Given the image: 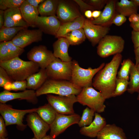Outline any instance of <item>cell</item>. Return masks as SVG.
<instances>
[{
    "label": "cell",
    "mask_w": 139,
    "mask_h": 139,
    "mask_svg": "<svg viewBox=\"0 0 139 139\" xmlns=\"http://www.w3.org/2000/svg\"><path fill=\"white\" fill-rule=\"evenodd\" d=\"M122 58L121 54L115 55L93 79L92 86L99 91L106 99L112 97L116 87L117 71Z\"/></svg>",
    "instance_id": "6da1fadb"
},
{
    "label": "cell",
    "mask_w": 139,
    "mask_h": 139,
    "mask_svg": "<svg viewBox=\"0 0 139 139\" xmlns=\"http://www.w3.org/2000/svg\"><path fill=\"white\" fill-rule=\"evenodd\" d=\"M0 67L5 70L14 81L26 80L30 76L38 72L40 68L35 62L23 60L19 57L0 62Z\"/></svg>",
    "instance_id": "7a4b0ae2"
},
{
    "label": "cell",
    "mask_w": 139,
    "mask_h": 139,
    "mask_svg": "<svg viewBox=\"0 0 139 139\" xmlns=\"http://www.w3.org/2000/svg\"><path fill=\"white\" fill-rule=\"evenodd\" d=\"M82 90L75 87L70 81L48 79L36 92L37 97L48 94L60 95L72 94L77 95Z\"/></svg>",
    "instance_id": "3957f363"
},
{
    "label": "cell",
    "mask_w": 139,
    "mask_h": 139,
    "mask_svg": "<svg viewBox=\"0 0 139 139\" xmlns=\"http://www.w3.org/2000/svg\"><path fill=\"white\" fill-rule=\"evenodd\" d=\"M72 74L70 81L75 87L81 89L92 86L94 76L105 65L103 63L97 68H92L89 67L87 69H84L81 67L75 60H72Z\"/></svg>",
    "instance_id": "277c9868"
},
{
    "label": "cell",
    "mask_w": 139,
    "mask_h": 139,
    "mask_svg": "<svg viewBox=\"0 0 139 139\" xmlns=\"http://www.w3.org/2000/svg\"><path fill=\"white\" fill-rule=\"evenodd\" d=\"M76 96L77 102L83 105L87 106L95 112L101 113L105 111L106 99L101 93L96 90L92 86L83 88Z\"/></svg>",
    "instance_id": "5b68a950"
},
{
    "label": "cell",
    "mask_w": 139,
    "mask_h": 139,
    "mask_svg": "<svg viewBox=\"0 0 139 139\" xmlns=\"http://www.w3.org/2000/svg\"><path fill=\"white\" fill-rule=\"evenodd\" d=\"M38 108L25 110L14 109L10 105L0 103V113L3 118L6 126L16 125L17 129L23 131L27 125L23 123V119L26 114L36 112Z\"/></svg>",
    "instance_id": "8992f818"
},
{
    "label": "cell",
    "mask_w": 139,
    "mask_h": 139,
    "mask_svg": "<svg viewBox=\"0 0 139 139\" xmlns=\"http://www.w3.org/2000/svg\"><path fill=\"white\" fill-rule=\"evenodd\" d=\"M125 41L120 36L107 35L100 40L97 47V53L100 57L105 58L121 54L124 47Z\"/></svg>",
    "instance_id": "52a82bcc"
},
{
    "label": "cell",
    "mask_w": 139,
    "mask_h": 139,
    "mask_svg": "<svg viewBox=\"0 0 139 139\" xmlns=\"http://www.w3.org/2000/svg\"><path fill=\"white\" fill-rule=\"evenodd\" d=\"M48 79L71 81L72 71V60L63 61L56 58L46 68Z\"/></svg>",
    "instance_id": "ba28073f"
},
{
    "label": "cell",
    "mask_w": 139,
    "mask_h": 139,
    "mask_svg": "<svg viewBox=\"0 0 139 139\" xmlns=\"http://www.w3.org/2000/svg\"><path fill=\"white\" fill-rule=\"evenodd\" d=\"M46 95L48 103L57 113L66 115L75 113L73 105L77 102L76 95H56L51 94Z\"/></svg>",
    "instance_id": "9c48e42d"
},
{
    "label": "cell",
    "mask_w": 139,
    "mask_h": 139,
    "mask_svg": "<svg viewBox=\"0 0 139 139\" xmlns=\"http://www.w3.org/2000/svg\"><path fill=\"white\" fill-rule=\"evenodd\" d=\"M81 118L79 115L75 113L66 115L57 112L55 120L50 125L49 135L56 138L70 126L74 124H78Z\"/></svg>",
    "instance_id": "30bf717a"
},
{
    "label": "cell",
    "mask_w": 139,
    "mask_h": 139,
    "mask_svg": "<svg viewBox=\"0 0 139 139\" xmlns=\"http://www.w3.org/2000/svg\"><path fill=\"white\" fill-rule=\"evenodd\" d=\"M56 15L61 23L72 21L82 15L74 0H59Z\"/></svg>",
    "instance_id": "8fae6325"
},
{
    "label": "cell",
    "mask_w": 139,
    "mask_h": 139,
    "mask_svg": "<svg viewBox=\"0 0 139 139\" xmlns=\"http://www.w3.org/2000/svg\"><path fill=\"white\" fill-rule=\"evenodd\" d=\"M27 55L30 61L37 64L42 69H46L56 58L53 53L43 45L34 47L28 53Z\"/></svg>",
    "instance_id": "7c38bea8"
},
{
    "label": "cell",
    "mask_w": 139,
    "mask_h": 139,
    "mask_svg": "<svg viewBox=\"0 0 139 139\" xmlns=\"http://www.w3.org/2000/svg\"><path fill=\"white\" fill-rule=\"evenodd\" d=\"M83 29L86 38L94 46L108 33L110 29L109 27L95 24L91 20L85 18Z\"/></svg>",
    "instance_id": "4fadbf2b"
},
{
    "label": "cell",
    "mask_w": 139,
    "mask_h": 139,
    "mask_svg": "<svg viewBox=\"0 0 139 139\" xmlns=\"http://www.w3.org/2000/svg\"><path fill=\"white\" fill-rule=\"evenodd\" d=\"M42 34L39 29L30 30L26 28L20 31L11 41L16 46L24 48L33 43L41 41Z\"/></svg>",
    "instance_id": "5bb4252c"
},
{
    "label": "cell",
    "mask_w": 139,
    "mask_h": 139,
    "mask_svg": "<svg viewBox=\"0 0 139 139\" xmlns=\"http://www.w3.org/2000/svg\"><path fill=\"white\" fill-rule=\"evenodd\" d=\"M27 125L33 132L34 137L42 139L50 129V125L46 122L36 112L28 114L27 116Z\"/></svg>",
    "instance_id": "9a60e30c"
},
{
    "label": "cell",
    "mask_w": 139,
    "mask_h": 139,
    "mask_svg": "<svg viewBox=\"0 0 139 139\" xmlns=\"http://www.w3.org/2000/svg\"><path fill=\"white\" fill-rule=\"evenodd\" d=\"M36 91L32 90H26L21 92L14 93L4 90L0 93V103H5L7 101L15 99L24 100L33 104L38 102Z\"/></svg>",
    "instance_id": "2e32d148"
},
{
    "label": "cell",
    "mask_w": 139,
    "mask_h": 139,
    "mask_svg": "<svg viewBox=\"0 0 139 139\" xmlns=\"http://www.w3.org/2000/svg\"><path fill=\"white\" fill-rule=\"evenodd\" d=\"M61 24L57 16H39L37 19L36 26L43 32L56 36Z\"/></svg>",
    "instance_id": "e0dca14e"
},
{
    "label": "cell",
    "mask_w": 139,
    "mask_h": 139,
    "mask_svg": "<svg viewBox=\"0 0 139 139\" xmlns=\"http://www.w3.org/2000/svg\"><path fill=\"white\" fill-rule=\"evenodd\" d=\"M4 22L3 27H22L28 28L29 26L24 20L20 8H8L4 11Z\"/></svg>",
    "instance_id": "ac0fdd59"
},
{
    "label": "cell",
    "mask_w": 139,
    "mask_h": 139,
    "mask_svg": "<svg viewBox=\"0 0 139 139\" xmlns=\"http://www.w3.org/2000/svg\"><path fill=\"white\" fill-rule=\"evenodd\" d=\"M117 1L116 0H108L100 16L96 19L91 20L92 23L95 24L109 27L117 13L115 6Z\"/></svg>",
    "instance_id": "d6986e66"
},
{
    "label": "cell",
    "mask_w": 139,
    "mask_h": 139,
    "mask_svg": "<svg viewBox=\"0 0 139 139\" xmlns=\"http://www.w3.org/2000/svg\"><path fill=\"white\" fill-rule=\"evenodd\" d=\"M106 124L105 118L95 112L94 118L89 125L81 127L80 130L82 135L91 138L97 137L99 132Z\"/></svg>",
    "instance_id": "ffe728a7"
},
{
    "label": "cell",
    "mask_w": 139,
    "mask_h": 139,
    "mask_svg": "<svg viewBox=\"0 0 139 139\" xmlns=\"http://www.w3.org/2000/svg\"><path fill=\"white\" fill-rule=\"evenodd\" d=\"M97 138V139H127L123 129L114 124H106Z\"/></svg>",
    "instance_id": "44dd1931"
},
{
    "label": "cell",
    "mask_w": 139,
    "mask_h": 139,
    "mask_svg": "<svg viewBox=\"0 0 139 139\" xmlns=\"http://www.w3.org/2000/svg\"><path fill=\"white\" fill-rule=\"evenodd\" d=\"M70 45L68 41L64 37L58 38L53 45L55 57L64 62L72 61V58L69 55L68 52Z\"/></svg>",
    "instance_id": "7402d4cb"
},
{
    "label": "cell",
    "mask_w": 139,
    "mask_h": 139,
    "mask_svg": "<svg viewBox=\"0 0 139 139\" xmlns=\"http://www.w3.org/2000/svg\"><path fill=\"white\" fill-rule=\"evenodd\" d=\"M22 17L29 26L35 27L39 14L38 8L30 4L26 0L20 8Z\"/></svg>",
    "instance_id": "603a6c76"
},
{
    "label": "cell",
    "mask_w": 139,
    "mask_h": 139,
    "mask_svg": "<svg viewBox=\"0 0 139 139\" xmlns=\"http://www.w3.org/2000/svg\"><path fill=\"white\" fill-rule=\"evenodd\" d=\"M85 18L82 15L72 21L61 23L55 37L57 38L63 37L71 32L83 28Z\"/></svg>",
    "instance_id": "cb8c5ba5"
},
{
    "label": "cell",
    "mask_w": 139,
    "mask_h": 139,
    "mask_svg": "<svg viewBox=\"0 0 139 139\" xmlns=\"http://www.w3.org/2000/svg\"><path fill=\"white\" fill-rule=\"evenodd\" d=\"M48 79L46 69L40 68L38 72L32 74L27 79V89L36 90Z\"/></svg>",
    "instance_id": "d4e9b609"
},
{
    "label": "cell",
    "mask_w": 139,
    "mask_h": 139,
    "mask_svg": "<svg viewBox=\"0 0 139 139\" xmlns=\"http://www.w3.org/2000/svg\"><path fill=\"white\" fill-rule=\"evenodd\" d=\"M115 6L117 13L129 17L133 13H137L139 7L132 0L117 1Z\"/></svg>",
    "instance_id": "484cf974"
},
{
    "label": "cell",
    "mask_w": 139,
    "mask_h": 139,
    "mask_svg": "<svg viewBox=\"0 0 139 139\" xmlns=\"http://www.w3.org/2000/svg\"><path fill=\"white\" fill-rule=\"evenodd\" d=\"M59 1L58 0H45L39 5V14L43 16L56 15Z\"/></svg>",
    "instance_id": "4316f807"
},
{
    "label": "cell",
    "mask_w": 139,
    "mask_h": 139,
    "mask_svg": "<svg viewBox=\"0 0 139 139\" xmlns=\"http://www.w3.org/2000/svg\"><path fill=\"white\" fill-rule=\"evenodd\" d=\"M36 112L49 125L53 123L55 120L57 113L48 103L38 108Z\"/></svg>",
    "instance_id": "83f0119b"
},
{
    "label": "cell",
    "mask_w": 139,
    "mask_h": 139,
    "mask_svg": "<svg viewBox=\"0 0 139 139\" xmlns=\"http://www.w3.org/2000/svg\"><path fill=\"white\" fill-rule=\"evenodd\" d=\"M130 81L127 91L131 94L139 91V71L134 63L129 72Z\"/></svg>",
    "instance_id": "f1b7e54d"
},
{
    "label": "cell",
    "mask_w": 139,
    "mask_h": 139,
    "mask_svg": "<svg viewBox=\"0 0 139 139\" xmlns=\"http://www.w3.org/2000/svg\"><path fill=\"white\" fill-rule=\"evenodd\" d=\"M68 41L70 45H79L85 41L86 37L83 28L71 32L63 37Z\"/></svg>",
    "instance_id": "f546056e"
},
{
    "label": "cell",
    "mask_w": 139,
    "mask_h": 139,
    "mask_svg": "<svg viewBox=\"0 0 139 139\" xmlns=\"http://www.w3.org/2000/svg\"><path fill=\"white\" fill-rule=\"evenodd\" d=\"M25 28L22 27H3L0 30V42L11 41L20 31Z\"/></svg>",
    "instance_id": "4dcf8cb0"
},
{
    "label": "cell",
    "mask_w": 139,
    "mask_h": 139,
    "mask_svg": "<svg viewBox=\"0 0 139 139\" xmlns=\"http://www.w3.org/2000/svg\"><path fill=\"white\" fill-rule=\"evenodd\" d=\"M95 112L89 108L86 107L83 110L81 119L78 124L80 127L87 126L90 125L93 121Z\"/></svg>",
    "instance_id": "1f68e13d"
},
{
    "label": "cell",
    "mask_w": 139,
    "mask_h": 139,
    "mask_svg": "<svg viewBox=\"0 0 139 139\" xmlns=\"http://www.w3.org/2000/svg\"><path fill=\"white\" fill-rule=\"evenodd\" d=\"M134 63L130 59H124L121 63V66L118 72L117 77L128 80L131 68Z\"/></svg>",
    "instance_id": "d6a6232c"
},
{
    "label": "cell",
    "mask_w": 139,
    "mask_h": 139,
    "mask_svg": "<svg viewBox=\"0 0 139 139\" xmlns=\"http://www.w3.org/2000/svg\"><path fill=\"white\" fill-rule=\"evenodd\" d=\"M129 84L128 80L117 77L115 89L112 97L120 96L127 90Z\"/></svg>",
    "instance_id": "836d02e7"
},
{
    "label": "cell",
    "mask_w": 139,
    "mask_h": 139,
    "mask_svg": "<svg viewBox=\"0 0 139 139\" xmlns=\"http://www.w3.org/2000/svg\"><path fill=\"white\" fill-rule=\"evenodd\" d=\"M3 88L5 90L8 91H24L27 89V81L26 80L14 81L7 83Z\"/></svg>",
    "instance_id": "e575fe53"
},
{
    "label": "cell",
    "mask_w": 139,
    "mask_h": 139,
    "mask_svg": "<svg viewBox=\"0 0 139 139\" xmlns=\"http://www.w3.org/2000/svg\"><path fill=\"white\" fill-rule=\"evenodd\" d=\"M25 0H0V10L5 11L8 8H20Z\"/></svg>",
    "instance_id": "d590c367"
},
{
    "label": "cell",
    "mask_w": 139,
    "mask_h": 139,
    "mask_svg": "<svg viewBox=\"0 0 139 139\" xmlns=\"http://www.w3.org/2000/svg\"><path fill=\"white\" fill-rule=\"evenodd\" d=\"M14 57L11 53L6 42L0 43V62L10 60Z\"/></svg>",
    "instance_id": "8d00e7d4"
},
{
    "label": "cell",
    "mask_w": 139,
    "mask_h": 139,
    "mask_svg": "<svg viewBox=\"0 0 139 139\" xmlns=\"http://www.w3.org/2000/svg\"><path fill=\"white\" fill-rule=\"evenodd\" d=\"M6 42L14 58L19 57L24 51V48L16 46L11 41Z\"/></svg>",
    "instance_id": "74e56055"
},
{
    "label": "cell",
    "mask_w": 139,
    "mask_h": 139,
    "mask_svg": "<svg viewBox=\"0 0 139 139\" xmlns=\"http://www.w3.org/2000/svg\"><path fill=\"white\" fill-rule=\"evenodd\" d=\"M84 1L96 10L100 11L106 5L108 0H86Z\"/></svg>",
    "instance_id": "f35d334b"
},
{
    "label": "cell",
    "mask_w": 139,
    "mask_h": 139,
    "mask_svg": "<svg viewBox=\"0 0 139 139\" xmlns=\"http://www.w3.org/2000/svg\"><path fill=\"white\" fill-rule=\"evenodd\" d=\"M14 81L5 70L0 67V86L3 88L7 83L12 82Z\"/></svg>",
    "instance_id": "ab89813d"
},
{
    "label": "cell",
    "mask_w": 139,
    "mask_h": 139,
    "mask_svg": "<svg viewBox=\"0 0 139 139\" xmlns=\"http://www.w3.org/2000/svg\"><path fill=\"white\" fill-rule=\"evenodd\" d=\"M74 1L78 5L80 12L82 15L84 16V12L88 10L93 11L96 10L92 6L82 0H74Z\"/></svg>",
    "instance_id": "60d3db41"
},
{
    "label": "cell",
    "mask_w": 139,
    "mask_h": 139,
    "mask_svg": "<svg viewBox=\"0 0 139 139\" xmlns=\"http://www.w3.org/2000/svg\"><path fill=\"white\" fill-rule=\"evenodd\" d=\"M127 20L126 16L117 13L114 18L111 22L117 26H120L125 22Z\"/></svg>",
    "instance_id": "b9f144b4"
},
{
    "label": "cell",
    "mask_w": 139,
    "mask_h": 139,
    "mask_svg": "<svg viewBox=\"0 0 139 139\" xmlns=\"http://www.w3.org/2000/svg\"><path fill=\"white\" fill-rule=\"evenodd\" d=\"M4 120L1 116H0V137H6L8 133L6 128Z\"/></svg>",
    "instance_id": "7bdbcfd3"
},
{
    "label": "cell",
    "mask_w": 139,
    "mask_h": 139,
    "mask_svg": "<svg viewBox=\"0 0 139 139\" xmlns=\"http://www.w3.org/2000/svg\"><path fill=\"white\" fill-rule=\"evenodd\" d=\"M131 39L134 49L139 47V31L133 30L131 32Z\"/></svg>",
    "instance_id": "ee69618b"
},
{
    "label": "cell",
    "mask_w": 139,
    "mask_h": 139,
    "mask_svg": "<svg viewBox=\"0 0 139 139\" xmlns=\"http://www.w3.org/2000/svg\"><path fill=\"white\" fill-rule=\"evenodd\" d=\"M129 21L130 23L135 24L139 21V14L133 13L129 16Z\"/></svg>",
    "instance_id": "f6af8a7d"
},
{
    "label": "cell",
    "mask_w": 139,
    "mask_h": 139,
    "mask_svg": "<svg viewBox=\"0 0 139 139\" xmlns=\"http://www.w3.org/2000/svg\"><path fill=\"white\" fill-rule=\"evenodd\" d=\"M31 5L38 8L39 5L44 2L45 0H26Z\"/></svg>",
    "instance_id": "bcb514c9"
},
{
    "label": "cell",
    "mask_w": 139,
    "mask_h": 139,
    "mask_svg": "<svg viewBox=\"0 0 139 139\" xmlns=\"http://www.w3.org/2000/svg\"><path fill=\"white\" fill-rule=\"evenodd\" d=\"M4 11L0 10V28H1L3 26L4 22Z\"/></svg>",
    "instance_id": "7dc6e473"
},
{
    "label": "cell",
    "mask_w": 139,
    "mask_h": 139,
    "mask_svg": "<svg viewBox=\"0 0 139 139\" xmlns=\"http://www.w3.org/2000/svg\"><path fill=\"white\" fill-rule=\"evenodd\" d=\"M92 12L90 10L85 11L84 14V16L86 18V19L92 20L93 19L92 17Z\"/></svg>",
    "instance_id": "c3c4849f"
},
{
    "label": "cell",
    "mask_w": 139,
    "mask_h": 139,
    "mask_svg": "<svg viewBox=\"0 0 139 139\" xmlns=\"http://www.w3.org/2000/svg\"><path fill=\"white\" fill-rule=\"evenodd\" d=\"M134 51L136 60L135 65H136L139 64V47L134 49Z\"/></svg>",
    "instance_id": "681fc988"
},
{
    "label": "cell",
    "mask_w": 139,
    "mask_h": 139,
    "mask_svg": "<svg viewBox=\"0 0 139 139\" xmlns=\"http://www.w3.org/2000/svg\"><path fill=\"white\" fill-rule=\"evenodd\" d=\"M102 11L100 10H95L92 12V17L93 19H96L100 15Z\"/></svg>",
    "instance_id": "f907efd6"
},
{
    "label": "cell",
    "mask_w": 139,
    "mask_h": 139,
    "mask_svg": "<svg viewBox=\"0 0 139 139\" xmlns=\"http://www.w3.org/2000/svg\"><path fill=\"white\" fill-rule=\"evenodd\" d=\"M130 25L133 30L139 31V21L137 23L135 24L130 23Z\"/></svg>",
    "instance_id": "816d5d0a"
},
{
    "label": "cell",
    "mask_w": 139,
    "mask_h": 139,
    "mask_svg": "<svg viewBox=\"0 0 139 139\" xmlns=\"http://www.w3.org/2000/svg\"><path fill=\"white\" fill-rule=\"evenodd\" d=\"M42 139H56L51 137L50 135H47L44 136Z\"/></svg>",
    "instance_id": "f5cc1de1"
},
{
    "label": "cell",
    "mask_w": 139,
    "mask_h": 139,
    "mask_svg": "<svg viewBox=\"0 0 139 139\" xmlns=\"http://www.w3.org/2000/svg\"><path fill=\"white\" fill-rule=\"evenodd\" d=\"M134 3L138 6H139V0H132Z\"/></svg>",
    "instance_id": "db71d44e"
},
{
    "label": "cell",
    "mask_w": 139,
    "mask_h": 139,
    "mask_svg": "<svg viewBox=\"0 0 139 139\" xmlns=\"http://www.w3.org/2000/svg\"><path fill=\"white\" fill-rule=\"evenodd\" d=\"M136 66L137 69L139 71V64L136 65Z\"/></svg>",
    "instance_id": "11a10c76"
},
{
    "label": "cell",
    "mask_w": 139,
    "mask_h": 139,
    "mask_svg": "<svg viewBox=\"0 0 139 139\" xmlns=\"http://www.w3.org/2000/svg\"><path fill=\"white\" fill-rule=\"evenodd\" d=\"M0 139H8V138L6 137H0Z\"/></svg>",
    "instance_id": "9f6ffc18"
},
{
    "label": "cell",
    "mask_w": 139,
    "mask_h": 139,
    "mask_svg": "<svg viewBox=\"0 0 139 139\" xmlns=\"http://www.w3.org/2000/svg\"><path fill=\"white\" fill-rule=\"evenodd\" d=\"M138 95L137 98V99L138 101H139V91L138 92Z\"/></svg>",
    "instance_id": "6f0895ef"
},
{
    "label": "cell",
    "mask_w": 139,
    "mask_h": 139,
    "mask_svg": "<svg viewBox=\"0 0 139 139\" xmlns=\"http://www.w3.org/2000/svg\"><path fill=\"white\" fill-rule=\"evenodd\" d=\"M31 139H37L36 138H35L34 137H33L31 138Z\"/></svg>",
    "instance_id": "680465c9"
}]
</instances>
